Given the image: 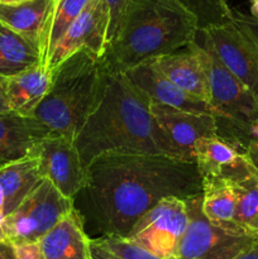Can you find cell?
Masks as SVG:
<instances>
[{
	"mask_svg": "<svg viewBox=\"0 0 258 259\" xmlns=\"http://www.w3.org/2000/svg\"><path fill=\"white\" fill-rule=\"evenodd\" d=\"M85 189L104 235L125 238L139 218L167 197L202 192L195 162L164 154L104 153L86 167Z\"/></svg>",
	"mask_w": 258,
	"mask_h": 259,
	"instance_id": "6da1fadb",
	"label": "cell"
},
{
	"mask_svg": "<svg viewBox=\"0 0 258 259\" xmlns=\"http://www.w3.org/2000/svg\"><path fill=\"white\" fill-rule=\"evenodd\" d=\"M75 144L85 169L104 153H152L177 158L152 114L151 100L125 73L104 71L99 103Z\"/></svg>",
	"mask_w": 258,
	"mask_h": 259,
	"instance_id": "7a4b0ae2",
	"label": "cell"
},
{
	"mask_svg": "<svg viewBox=\"0 0 258 259\" xmlns=\"http://www.w3.org/2000/svg\"><path fill=\"white\" fill-rule=\"evenodd\" d=\"M197 30L196 17L179 0H132L101 65L105 72L125 73L147 61L186 48Z\"/></svg>",
	"mask_w": 258,
	"mask_h": 259,
	"instance_id": "3957f363",
	"label": "cell"
},
{
	"mask_svg": "<svg viewBox=\"0 0 258 259\" xmlns=\"http://www.w3.org/2000/svg\"><path fill=\"white\" fill-rule=\"evenodd\" d=\"M50 90L33 113L50 136L75 141L78 132L98 105L103 89L101 58L80 50L52 71Z\"/></svg>",
	"mask_w": 258,
	"mask_h": 259,
	"instance_id": "277c9868",
	"label": "cell"
},
{
	"mask_svg": "<svg viewBox=\"0 0 258 259\" xmlns=\"http://www.w3.org/2000/svg\"><path fill=\"white\" fill-rule=\"evenodd\" d=\"M204 63L210 91V105L217 118L218 136L247 153L258 123V103L247 88L223 65L205 30L191 42Z\"/></svg>",
	"mask_w": 258,
	"mask_h": 259,
	"instance_id": "5b68a950",
	"label": "cell"
},
{
	"mask_svg": "<svg viewBox=\"0 0 258 259\" xmlns=\"http://www.w3.org/2000/svg\"><path fill=\"white\" fill-rule=\"evenodd\" d=\"M72 209L73 200L61 195L45 179L3 220L7 240L13 245L39 242Z\"/></svg>",
	"mask_w": 258,
	"mask_h": 259,
	"instance_id": "8992f818",
	"label": "cell"
},
{
	"mask_svg": "<svg viewBox=\"0 0 258 259\" xmlns=\"http://www.w3.org/2000/svg\"><path fill=\"white\" fill-rule=\"evenodd\" d=\"M185 201L189 224L176 259H233L258 240L245 233L225 230L209 222L202 212L201 194Z\"/></svg>",
	"mask_w": 258,
	"mask_h": 259,
	"instance_id": "52a82bcc",
	"label": "cell"
},
{
	"mask_svg": "<svg viewBox=\"0 0 258 259\" xmlns=\"http://www.w3.org/2000/svg\"><path fill=\"white\" fill-rule=\"evenodd\" d=\"M187 224L186 201L179 197H167L139 218L124 239L159 259H176Z\"/></svg>",
	"mask_w": 258,
	"mask_h": 259,
	"instance_id": "ba28073f",
	"label": "cell"
},
{
	"mask_svg": "<svg viewBox=\"0 0 258 259\" xmlns=\"http://www.w3.org/2000/svg\"><path fill=\"white\" fill-rule=\"evenodd\" d=\"M34 156L43 179L48 180L67 199L85 189L86 171L75 141L62 136H48L40 141Z\"/></svg>",
	"mask_w": 258,
	"mask_h": 259,
	"instance_id": "9c48e42d",
	"label": "cell"
},
{
	"mask_svg": "<svg viewBox=\"0 0 258 259\" xmlns=\"http://www.w3.org/2000/svg\"><path fill=\"white\" fill-rule=\"evenodd\" d=\"M108 29L109 9L105 0H90L77 19L51 51L47 68L52 71L56 66L80 50H89L101 58L108 47Z\"/></svg>",
	"mask_w": 258,
	"mask_h": 259,
	"instance_id": "30bf717a",
	"label": "cell"
},
{
	"mask_svg": "<svg viewBox=\"0 0 258 259\" xmlns=\"http://www.w3.org/2000/svg\"><path fill=\"white\" fill-rule=\"evenodd\" d=\"M151 111L171 143L177 158L195 162V144L206 137L218 136L217 118L192 113L151 101Z\"/></svg>",
	"mask_w": 258,
	"mask_h": 259,
	"instance_id": "8fae6325",
	"label": "cell"
},
{
	"mask_svg": "<svg viewBox=\"0 0 258 259\" xmlns=\"http://www.w3.org/2000/svg\"><path fill=\"white\" fill-rule=\"evenodd\" d=\"M223 65L249 90L258 103V50L234 23L205 28Z\"/></svg>",
	"mask_w": 258,
	"mask_h": 259,
	"instance_id": "7c38bea8",
	"label": "cell"
},
{
	"mask_svg": "<svg viewBox=\"0 0 258 259\" xmlns=\"http://www.w3.org/2000/svg\"><path fill=\"white\" fill-rule=\"evenodd\" d=\"M125 76L152 103L215 116L214 109L209 103L190 95L167 78L159 70L156 58L136 66L125 72Z\"/></svg>",
	"mask_w": 258,
	"mask_h": 259,
	"instance_id": "4fadbf2b",
	"label": "cell"
},
{
	"mask_svg": "<svg viewBox=\"0 0 258 259\" xmlns=\"http://www.w3.org/2000/svg\"><path fill=\"white\" fill-rule=\"evenodd\" d=\"M56 0H29L18 5L0 4V20L29 40L47 65L48 38Z\"/></svg>",
	"mask_w": 258,
	"mask_h": 259,
	"instance_id": "5bb4252c",
	"label": "cell"
},
{
	"mask_svg": "<svg viewBox=\"0 0 258 259\" xmlns=\"http://www.w3.org/2000/svg\"><path fill=\"white\" fill-rule=\"evenodd\" d=\"M47 129L30 116L13 111L0 113V168L25 157L34 156Z\"/></svg>",
	"mask_w": 258,
	"mask_h": 259,
	"instance_id": "9a60e30c",
	"label": "cell"
},
{
	"mask_svg": "<svg viewBox=\"0 0 258 259\" xmlns=\"http://www.w3.org/2000/svg\"><path fill=\"white\" fill-rule=\"evenodd\" d=\"M249 157L219 136L206 137L195 144V163L201 179L230 180L239 174Z\"/></svg>",
	"mask_w": 258,
	"mask_h": 259,
	"instance_id": "2e32d148",
	"label": "cell"
},
{
	"mask_svg": "<svg viewBox=\"0 0 258 259\" xmlns=\"http://www.w3.org/2000/svg\"><path fill=\"white\" fill-rule=\"evenodd\" d=\"M38 243L46 259H90V239L75 207Z\"/></svg>",
	"mask_w": 258,
	"mask_h": 259,
	"instance_id": "e0dca14e",
	"label": "cell"
},
{
	"mask_svg": "<svg viewBox=\"0 0 258 259\" xmlns=\"http://www.w3.org/2000/svg\"><path fill=\"white\" fill-rule=\"evenodd\" d=\"M159 70L167 78L195 98L210 104L206 71L199 55L190 43L186 51L174 52L156 58Z\"/></svg>",
	"mask_w": 258,
	"mask_h": 259,
	"instance_id": "ac0fdd59",
	"label": "cell"
},
{
	"mask_svg": "<svg viewBox=\"0 0 258 259\" xmlns=\"http://www.w3.org/2000/svg\"><path fill=\"white\" fill-rule=\"evenodd\" d=\"M51 82L52 73L43 63L4 80L5 96L10 111L32 118L37 106L50 90Z\"/></svg>",
	"mask_w": 258,
	"mask_h": 259,
	"instance_id": "d6986e66",
	"label": "cell"
},
{
	"mask_svg": "<svg viewBox=\"0 0 258 259\" xmlns=\"http://www.w3.org/2000/svg\"><path fill=\"white\" fill-rule=\"evenodd\" d=\"M43 180L35 156L25 157L2 167L0 186L4 192L5 217L12 214Z\"/></svg>",
	"mask_w": 258,
	"mask_h": 259,
	"instance_id": "ffe728a7",
	"label": "cell"
},
{
	"mask_svg": "<svg viewBox=\"0 0 258 259\" xmlns=\"http://www.w3.org/2000/svg\"><path fill=\"white\" fill-rule=\"evenodd\" d=\"M201 182L202 212L209 222L225 230L244 233L235 224L237 197L232 182L222 177L201 179Z\"/></svg>",
	"mask_w": 258,
	"mask_h": 259,
	"instance_id": "44dd1931",
	"label": "cell"
},
{
	"mask_svg": "<svg viewBox=\"0 0 258 259\" xmlns=\"http://www.w3.org/2000/svg\"><path fill=\"white\" fill-rule=\"evenodd\" d=\"M42 63L39 51L0 20V78L8 80Z\"/></svg>",
	"mask_w": 258,
	"mask_h": 259,
	"instance_id": "7402d4cb",
	"label": "cell"
},
{
	"mask_svg": "<svg viewBox=\"0 0 258 259\" xmlns=\"http://www.w3.org/2000/svg\"><path fill=\"white\" fill-rule=\"evenodd\" d=\"M229 181L237 197L235 224L258 239V168L249 158L247 166Z\"/></svg>",
	"mask_w": 258,
	"mask_h": 259,
	"instance_id": "603a6c76",
	"label": "cell"
},
{
	"mask_svg": "<svg viewBox=\"0 0 258 259\" xmlns=\"http://www.w3.org/2000/svg\"><path fill=\"white\" fill-rule=\"evenodd\" d=\"M196 17L199 29L232 23V8L227 0H179Z\"/></svg>",
	"mask_w": 258,
	"mask_h": 259,
	"instance_id": "cb8c5ba5",
	"label": "cell"
},
{
	"mask_svg": "<svg viewBox=\"0 0 258 259\" xmlns=\"http://www.w3.org/2000/svg\"><path fill=\"white\" fill-rule=\"evenodd\" d=\"M89 3L90 0H56L48 38V56Z\"/></svg>",
	"mask_w": 258,
	"mask_h": 259,
	"instance_id": "d4e9b609",
	"label": "cell"
},
{
	"mask_svg": "<svg viewBox=\"0 0 258 259\" xmlns=\"http://www.w3.org/2000/svg\"><path fill=\"white\" fill-rule=\"evenodd\" d=\"M94 242L108 254L116 259H159L139 245L118 237L103 235Z\"/></svg>",
	"mask_w": 258,
	"mask_h": 259,
	"instance_id": "484cf974",
	"label": "cell"
},
{
	"mask_svg": "<svg viewBox=\"0 0 258 259\" xmlns=\"http://www.w3.org/2000/svg\"><path fill=\"white\" fill-rule=\"evenodd\" d=\"M131 2L132 0H105L109 9L108 46L110 45V43L115 39L116 35H118Z\"/></svg>",
	"mask_w": 258,
	"mask_h": 259,
	"instance_id": "4316f807",
	"label": "cell"
},
{
	"mask_svg": "<svg viewBox=\"0 0 258 259\" xmlns=\"http://www.w3.org/2000/svg\"><path fill=\"white\" fill-rule=\"evenodd\" d=\"M232 20L239 30H242L258 50V20L250 14L240 12L238 9H232Z\"/></svg>",
	"mask_w": 258,
	"mask_h": 259,
	"instance_id": "83f0119b",
	"label": "cell"
},
{
	"mask_svg": "<svg viewBox=\"0 0 258 259\" xmlns=\"http://www.w3.org/2000/svg\"><path fill=\"white\" fill-rule=\"evenodd\" d=\"M15 259H46L39 243H25L14 245Z\"/></svg>",
	"mask_w": 258,
	"mask_h": 259,
	"instance_id": "f1b7e54d",
	"label": "cell"
},
{
	"mask_svg": "<svg viewBox=\"0 0 258 259\" xmlns=\"http://www.w3.org/2000/svg\"><path fill=\"white\" fill-rule=\"evenodd\" d=\"M233 259H258V240H255L253 244L245 248L243 252H240L237 257Z\"/></svg>",
	"mask_w": 258,
	"mask_h": 259,
	"instance_id": "f546056e",
	"label": "cell"
},
{
	"mask_svg": "<svg viewBox=\"0 0 258 259\" xmlns=\"http://www.w3.org/2000/svg\"><path fill=\"white\" fill-rule=\"evenodd\" d=\"M90 259H116L104 252L94 240L90 239Z\"/></svg>",
	"mask_w": 258,
	"mask_h": 259,
	"instance_id": "4dcf8cb0",
	"label": "cell"
},
{
	"mask_svg": "<svg viewBox=\"0 0 258 259\" xmlns=\"http://www.w3.org/2000/svg\"><path fill=\"white\" fill-rule=\"evenodd\" d=\"M0 259H15L14 245L9 242H0Z\"/></svg>",
	"mask_w": 258,
	"mask_h": 259,
	"instance_id": "1f68e13d",
	"label": "cell"
},
{
	"mask_svg": "<svg viewBox=\"0 0 258 259\" xmlns=\"http://www.w3.org/2000/svg\"><path fill=\"white\" fill-rule=\"evenodd\" d=\"M10 111L9 105H8L7 96H5V89H4V80L0 78V113H8Z\"/></svg>",
	"mask_w": 258,
	"mask_h": 259,
	"instance_id": "d6a6232c",
	"label": "cell"
},
{
	"mask_svg": "<svg viewBox=\"0 0 258 259\" xmlns=\"http://www.w3.org/2000/svg\"><path fill=\"white\" fill-rule=\"evenodd\" d=\"M250 15L258 20V0H249Z\"/></svg>",
	"mask_w": 258,
	"mask_h": 259,
	"instance_id": "836d02e7",
	"label": "cell"
},
{
	"mask_svg": "<svg viewBox=\"0 0 258 259\" xmlns=\"http://www.w3.org/2000/svg\"><path fill=\"white\" fill-rule=\"evenodd\" d=\"M5 218L4 212V192H3L2 186H0V223H3Z\"/></svg>",
	"mask_w": 258,
	"mask_h": 259,
	"instance_id": "e575fe53",
	"label": "cell"
},
{
	"mask_svg": "<svg viewBox=\"0 0 258 259\" xmlns=\"http://www.w3.org/2000/svg\"><path fill=\"white\" fill-rule=\"evenodd\" d=\"M29 0H0V4L2 5H18L23 4V3H27Z\"/></svg>",
	"mask_w": 258,
	"mask_h": 259,
	"instance_id": "d590c367",
	"label": "cell"
},
{
	"mask_svg": "<svg viewBox=\"0 0 258 259\" xmlns=\"http://www.w3.org/2000/svg\"><path fill=\"white\" fill-rule=\"evenodd\" d=\"M0 242H8L7 235H5L4 228H3V223H0Z\"/></svg>",
	"mask_w": 258,
	"mask_h": 259,
	"instance_id": "8d00e7d4",
	"label": "cell"
}]
</instances>
